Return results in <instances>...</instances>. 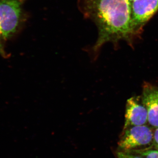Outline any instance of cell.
<instances>
[{
    "mask_svg": "<svg viewBox=\"0 0 158 158\" xmlns=\"http://www.w3.org/2000/svg\"><path fill=\"white\" fill-rule=\"evenodd\" d=\"M2 37H3L2 36V34H1V31H0V54L3 56L6 57V53L5 52V51H4V48H3L2 40H1Z\"/></svg>",
    "mask_w": 158,
    "mask_h": 158,
    "instance_id": "10",
    "label": "cell"
},
{
    "mask_svg": "<svg viewBox=\"0 0 158 158\" xmlns=\"http://www.w3.org/2000/svg\"><path fill=\"white\" fill-rule=\"evenodd\" d=\"M133 25L137 33L158 11V0H135L131 3Z\"/></svg>",
    "mask_w": 158,
    "mask_h": 158,
    "instance_id": "4",
    "label": "cell"
},
{
    "mask_svg": "<svg viewBox=\"0 0 158 158\" xmlns=\"http://www.w3.org/2000/svg\"><path fill=\"white\" fill-rule=\"evenodd\" d=\"M153 148L158 149V127L154 130Z\"/></svg>",
    "mask_w": 158,
    "mask_h": 158,
    "instance_id": "9",
    "label": "cell"
},
{
    "mask_svg": "<svg viewBox=\"0 0 158 158\" xmlns=\"http://www.w3.org/2000/svg\"><path fill=\"white\" fill-rule=\"evenodd\" d=\"M128 1L130 2L131 3L132 2H134V1H135V0H128Z\"/></svg>",
    "mask_w": 158,
    "mask_h": 158,
    "instance_id": "11",
    "label": "cell"
},
{
    "mask_svg": "<svg viewBox=\"0 0 158 158\" xmlns=\"http://www.w3.org/2000/svg\"><path fill=\"white\" fill-rule=\"evenodd\" d=\"M26 1L0 0V31L4 39L14 36L24 21L23 6Z\"/></svg>",
    "mask_w": 158,
    "mask_h": 158,
    "instance_id": "2",
    "label": "cell"
},
{
    "mask_svg": "<svg viewBox=\"0 0 158 158\" xmlns=\"http://www.w3.org/2000/svg\"><path fill=\"white\" fill-rule=\"evenodd\" d=\"M154 130L148 124L123 129L118 143L119 150L130 152L152 148Z\"/></svg>",
    "mask_w": 158,
    "mask_h": 158,
    "instance_id": "3",
    "label": "cell"
},
{
    "mask_svg": "<svg viewBox=\"0 0 158 158\" xmlns=\"http://www.w3.org/2000/svg\"><path fill=\"white\" fill-rule=\"evenodd\" d=\"M148 118L147 109L143 104L141 97L133 96L127 100L123 129L148 124Z\"/></svg>",
    "mask_w": 158,
    "mask_h": 158,
    "instance_id": "5",
    "label": "cell"
},
{
    "mask_svg": "<svg viewBox=\"0 0 158 158\" xmlns=\"http://www.w3.org/2000/svg\"><path fill=\"white\" fill-rule=\"evenodd\" d=\"M78 5L85 17L93 21L98 29V38L90 49L94 59L105 44H116L120 40L131 42L138 34L128 0H78Z\"/></svg>",
    "mask_w": 158,
    "mask_h": 158,
    "instance_id": "1",
    "label": "cell"
},
{
    "mask_svg": "<svg viewBox=\"0 0 158 158\" xmlns=\"http://www.w3.org/2000/svg\"><path fill=\"white\" fill-rule=\"evenodd\" d=\"M141 97L147 109L148 124L155 129L158 127V86L144 82Z\"/></svg>",
    "mask_w": 158,
    "mask_h": 158,
    "instance_id": "6",
    "label": "cell"
},
{
    "mask_svg": "<svg viewBox=\"0 0 158 158\" xmlns=\"http://www.w3.org/2000/svg\"><path fill=\"white\" fill-rule=\"evenodd\" d=\"M116 155L118 158H143L138 155L120 150L117 152Z\"/></svg>",
    "mask_w": 158,
    "mask_h": 158,
    "instance_id": "8",
    "label": "cell"
},
{
    "mask_svg": "<svg viewBox=\"0 0 158 158\" xmlns=\"http://www.w3.org/2000/svg\"><path fill=\"white\" fill-rule=\"evenodd\" d=\"M127 152L138 155L143 158H158V149L153 148Z\"/></svg>",
    "mask_w": 158,
    "mask_h": 158,
    "instance_id": "7",
    "label": "cell"
}]
</instances>
